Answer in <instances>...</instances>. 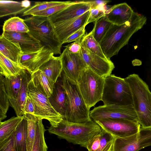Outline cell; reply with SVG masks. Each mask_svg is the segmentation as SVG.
Here are the masks:
<instances>
[{
	"instance_id": "cell-39",
	"label": "cell",
	"mask_w": 151,
	"mask_h": 151,
	"mask_svg": "<svg viewBox=\"0 0 151 151\" xmlns=\"http://www.w3.org/2000/svg\"><path fill=\"white\" fill-rule=\"evenodd\" d=\"M85 25L69 36L64 42L63 44L73 42L81 41L85 32Z\"/></svg>"
},
{
	"instance_id": "cell-18",
	"label": "cell",
	"mask_w": 151,
	"mask_h": 151,
	"mask_svg": "<svg viewBox=\"0 0 151 151\" xmlns=\"http://www.w3.org/2000/svg\"><path fill=\"white\" fill-rule=\"evenodd\" d=\"M48 99L54 110L64 119L66 112V96L61 77L54 84L52 93Z\"/></svg>"
},
{
	"instance_id": "cell-38",
	"label": "cell",
	"mask_w": 151,
	"mask_h": 151,
	"mask_svg": "<svg viewBox=\"0 0 151 151\" xmlns=\"http://www.w3.org/2000/svg\"><path fill=\"white\" fill-rule=\"evenodd\" d=\"M107 8L106 5L98 6L96 8H91L90 13L86 23L88 24L98 20L105 14Z\"/></svg>"
},
{
	"instance_id": "cell-21",
	"label": "cell",
	"mask_w": 151,
	"mask_h": 151,
	"mask_svg": "<svg viewBox=\"0 0 151 151\" xmlns=\"http://www.w3.org/2000/svg\"><path fill=\"white\" fill-rule=\"evenodd\" d=\"M89 13L90 10L76 18L71 23L65 27L54 30L56 37L62 45L68 37L83 26L86 25Z\"/></svg>"
},
{
	"instance_id": "cell-36",
	"label": "cell",
	"mask_w": 151,
	"mask_h": 151,
	"mask_svg": "<svg viewBox=\"0 0 151 151\" xmlns=\"http://www.w3.org/2000/svg\"><path fill=\"white\" fill-rule=\"evenodd\" d=\"M74 2L75 1H69L67 3L52 6L44 10L33 13L31 15L32 16H38L48 18Z\"/></svg>"
},
{
	"instance_id": "cell-28",
	"label": "cell",
	"mask_w": 151,
	"mask_h": 151,
	"mask_svg": "<svg viewBox=\"0 0 151 151\" xmlns=\"http://www.w3.org/2000/svg\"><path fill=\"white\" fill-rule=\"evenodd\" d=\"M0 67L4 77L16 76L24 69L20 65L9 59L0 52Z\"/></svg>"
},
{
	"instance_id": "cell-35",
	"label": "cell",
	"mask_w": 151,
	"mask_h": 151,
	"mask_svg": "<svg viewBox=\"0 0 151 151\" xmlns=\"http://www.w3.org/2000/svg\"><path fill=\"white\" fill-rule=\"evenodd\" d=\"M114 139L111 134L102 129L100 145L95 151H112Z\"/></svg>"
},
{
	"instance_id": "cell-6",
	"label": "cell",
	"mask_w": 151,
	"mask_h": 151,
	"mask_svg": "<svg viewBox=\"0 0 151 151\" xmlns=\"http://www.w3.org/2000/svg\"><path fill=\"white\" fill-rule=\"evenodd\" d=\"M104 78L101 100L104 105H132L131 90L124 78L112 74Z\"/></svg>"
},
{
	"instance_id": "cell-25",
	"label": "cell",
	"mask_w": 151,
	"mask_h": 151,
	"mask_svg": "<svg viewBox=\"0 0 151 151\" xmlns=\"http://www.w3.org/2000/svg\"><path fill=\"white\" fill-rule=\"evenodd\" d=\"M26 70L16 76L4 77V83L9 100L15 99L18 96L20 90L22 78Z\"/></svg>"
},
{
	"instance_id": "cell-1",
	"label": "cell",
	"mask_w": 151,
	"mask_h": 151,
	"mask_svg": "<svg viewBox=\"0 0 151 151\" xmlns=\"http://www.w3.org/2000/svg\"><path fill=\"white\" fill-rule=\"evenodd\" d=\"M147 18L143 15L133 12L130 19L124 24H112L99 43L102 51L108 59L116 55L119 50L128 44L133 35L141 29Z\"/></svg>"
},
{
	"instance_id": "cell-17",
	"label": "cell",
	"mask_w": 151,
	"mask_h": 151,
	"mask_svg": "<svg viewBox=\"0 0 151 151\" xmlns=\"http://www.w3.org/2000/svg\"><path fill=\"white\" fill-rule=\"evenodd\" d=\"M133 12L128 5L124 3L111 6L105 15L107 20L112 24L121 25L130 19Z\"/></svg>"
},
{
	"instance_id": "cell-20",
	"label": "cell",
	"mask_w": 151,
	"mask_h": 151,
	"mask_svg": "<svg viewBox=\"0 0 151 151\" xmlns=\"http://www.w3.org/2000/svg\"><path fill=\"white\" fill-rule=\"evenodd\" d=\"M31 74L26 70L22 78L20 90L16 99L9 100L10 105L14 110L17 116L24 114V108L27 96L28 85L31 80Z\"/></svg>"
},
{
	"instance_id": "cell-45",
	"label": "cell",
	"mask_w": 151,
	"mask_h": 151,
	"mask_svg": "<svg viewBox=\"0 0 151 151\" xmlns=\"http://www.w3.org/2000/svg\"><path fill=\"white\" fill-rule=\"evenodd\" d=\"M7 117L6 113L0 106V121H1Z\"/></svg>"
},
{
	"instance_id": "cell-31",
	"label": "cell",
	"mask_w": 151,
	"mask_h": 151,
	"mask_svg": "<svg viewBox=\"0 0 151 151\" xmlns=\"http://www.w3.org/2000/svg\"><path fill=\"white\" fill-rule=\"evenodd\" d=\"M80 42L86 49L92 53L104 59H108L103 53L99 43L94 38L92 31L84 35Z\"/></svg>"
},
{
	"instance_id": "cell-40",
	"label": "cell",
	"mask_w": 151,
	"mask_h": 151,
	"mask_svg": "<svg viewBox=\"0 0 151 151\" xmlns=\"http://www.w3.org/2000/svg\"><path fill=\"white\" fill-rule=\"evenodd\" d=\"M101 137V132L95 135L89 140L86 148L88 151H95L98 149L100 145Z\"/></svg>"
},
{
	"instance_id": "cell-33",
	"label": "cell",
	"mask_w": 151,
	"mask_h": 151,
	"mask_svg": "<svg viewBox=\"0 0 151 151\" xmlns=\"http://www.w3.org/2000/svg\"><path fill=\"white\" fill-rule=\"evenodd\" d=\"M112 24L107 20L105 15L95 22L92 31L94 38L98 43L101 40Z\"/></svg>"
},
{
	"instance_id": "cell-32",
	"label": "cell",
	"mask_w": 151,
	"mask_h": 151,
	"mask_svg": "<svg viewBox=\"0 0 151 151\" xmlns=\"http://www.w3.org/2000/svg\"><path fill=\"white\" fill-rule=\"evenodd\" d=\"M27 121V151H31L35 134L36 126L38 117L30 114L23 115Z\"/></svg>"
},
{
	"instance_id": "cell-22",
	"label": "cell",
	"mask_w": 151,
	"mask_h": 151,
	"mask_svg": "<svg viewBox=\"0 0 151 151\" xmlns=\"http://www.w3.org/2000/svg\"><path fill=\"white\" fill-rule=\"evenodd\" d=\"M30 6L31 2L28 0H0V18L8 15L22 13Z\"/></svg>"
},
{
	"instance_id": "cell-47",
	"label": "cell",
	"mask_w": 151,
	"mask_h": 151,
	"mask_svg": "<svg viewBox=\"0 0 151 151\" xmlns=\"http://www.w3.org/2000/svg\"><path fill=\"white\" fill-rule=\"evenodd\" d=\"M1 123H2L1 121H0V125L1 124Z\"/></svg>"
},
{
	"instance_id": "cell-42",
	"label": "cell",
	"mask_w": 151,
	"mask_h": 151,
	"mask_svg": "<svg viewBox=\"0 0 151 151\" xmlns=\"http://www.w3.org/2000/svg\"><path fill=\"white\" fill-rule=\"evenodd\" d=\"M70 53L77 54L81 51V45L80 41L75 42L65 46Z\"/></svg>"
},
{
	"instance_id": "cell-9",
	"label": "cell",
	"mask_w": 151,
	"mask_h": 151,
	"mask_svg": "<svg viewBox=\"0 0 151 151\" xmlns=\"http://www.w3.org/2000/svg\"><path fill=\"white\" fill-rule=\"evenodd\" d=\"M151 145V127H141L134 134L115 138L112 151H139Z\"/></svg>"
},
{
	"instance_id": "cell-24",
	"label": "cell",
	"mask_w": 151,
	"mask_h": 151,
	"mask_svg": "<svg viewBox=\"0 0 151 151\" xmlns=\"http://www.w3.org/2000/svg\"><path fill=\"white\" fill-rule=\"evenodd\" d=\"M0 52L18 64V58L22 54L20 48L17 44L11 42L2 35H0Z\"/></svg>"
},
{
	"instance_id": "cell-41",
	"label": "cell",
	"mask_w": 151,
	"mask_h": 151,
	"mask_svg": "<svg viewBox=\"0 0 151 151\" xmlns=\"http://www.w3.org/2000/svg\"><path fill=\"white\" fill-rule=\"evenodd\" d=\"M0 151H16L14 144L13 134L9 139L0 145Z\"/></svg>"
},
{
	"instance_id": "cell-4",
	"label": "cell",
	"mask_w": 151,
	"mask_h": 151,
	"mask_svg": "<svg viewBox=\"0 0 151 151\" xmlns=\"http://www.w3.org/2000/svg\"><path fill=\"white\" fill-rule=\"evenodd\" d=\"M61 79L66 96L64 118L68 122L82 123L91 120L90 109L87 107L76 84L69 80L62 72Z\"/></svg>"
},
{
	"instance_id": "cell-12",
	"label": "cell",
	"mask_w": 151,
	"mask_h": 151,
	"mask_svg": "<svg viewBox=\"0 0 151 151\" xmlns=\"http://www.w3.org/2000/svg\"><path fill=\"white\" fill-rule=\"evenodd\" d=\"M59 56L65 75L77 84L83 72L88 67L83 59L81 51L77 54L71 53L65 48Z\"/></svg>"
},
{
	"instance_id": "cell-10",
	"label": "cell",
	"mask_w": 151,
	"mask_h": 151,
	"mask_svg": "<svg viewBox=\"0 0 151 151\" xmlns=\"http://www.w3.org/2000/svg\"><path fill=\"white\" fill-rule=\"evenodd\" d=\"M89 116L95 122L106 118L123 119L138 121L132 105L100 106L90 111Z\"/></svg>"
},
{
	"instance_id": "cell-26",
	"label": "cell",
	"mask_w": 151,
	"mask_h": 151,
	"mask_svg": "<svg viewBox=\"0 0 151 151\" xmlns=\"http://www.w3.org/2000/svg\"><path fill=\"white\" fill-rule=\"evenodd\" d=\"M22 116H13L0 125V145L12 135L17 126L23 118Z\"/></svg>"
},
{
	"instance_id": "cell-11",
	"label": "cell",
	"mask_w": 151,
	"mask_h": 151,
	"mask_svg": "<svg viewBox=\"0 0 151 151\" xmlns=\"http://www.w3.org/2000/svg\"><path fill=\"white\" fill-rule=\"evenodd\" d=\"M95 122L114 138L134 134L139 132L141 127L138 121L123 119L106 118Z\"/></svg>"
},
{
	"instance_id": "cell-8",
	"label": "cell",
	"mask_w": 151,
	"mask_h": 151,
	"mask_svg": "<svg viewBox=\"0 0 151 151\" xmlns=\"http://www.w3.org/2000/svg\"><path fill=\"white\" fill-rule=\"evenodd\" d=\"M27 95L33 103L35 115L42 119L47 120L53 127L63 119L52 107L48 97L39 88L35 86L31 80L28 85Z\"/></svg>"
},
{
	"instance_id": "cell-46",
	"label": "cell",
	"mask_w": 151,
	"mask_h": 151,
	"mask_svg": "<svg viewBox=\"0 0 151 151\" xmlns=\"http://www.w3.org/2000/svg\"><path fill=\"white\" fill-rule=\"evenodd\" d=\"M0 75H2L4 76L3 73L0 67Z\"/></svg>"
},
{
	"instance_id": "cell-37",
	"label": "cell",
	"mask_w": 151,
	"mask_h": 151,
	"mask_svg": "<svg viewBox=\"0 0 151 151\" xmlns=\"http://www.w3.org/2000/svg\"><path fill=\"white\" fill-rule=\"evenodd\" d=\"M4 77L3 75H0V106L6 113L10 104L5 89L4 83Z\"/></svg>"
},
{
	"instance_id": "cell-29",
	"label": "cell",
	"mask_w": 151,
	"mask_h": 151,
	"mask_svg": "<svg viewBox=\"0 0 151 151\" xmlns=\"http://www.w3.org/2000/svg\"><path fill=\"white\" fill-rule=\"evenodd\" d=\"M42 120L38 117L36 124L35 134L31 151H47L44 133L45 129Z\"/></svg>"
},
{
	"instance_id": "cell-15",
	"label": "cell",
	"mask_w": 151,
	"mask_h": 151,
	"mask_svg": "<svg viewBox=\"0 0 151 151\" xmlns=\"http://www.w3.org/2000/svg\"><path fill=\"white\" fill-rule=\"evenodd\" d=\"M91 4L86 1H76L73 4L48 17L52 24L75 19L90 10Z\"/></svg>"
},
{
	"instance_id": "cell-2",
	"label": "cell",
	"mask_w": 151,
	"mask_h": 151,
	"mask_svg": "<svg viewBox=\"0 0 151 151\" xmlns=\"http://www.w3.org/2000/svg\"><path fill=\"white\" fill-rule=\"evenodd\" d=\"M102 130L101 127L92 120L82 123L68 122L64 119L54 127L50 126L48 132L68 142L86 148L89 140Z\"/></svg>"
},
{
	"instance_id": "cell-43",
	"label": "cell",
	"mask_w": 151,
	"mask_h": 151,
	"mask_svg": "<svg viewBox=\"0 0 151 151\" xmlns=\"http://www.w3.org/2000/svg\"><path fill=\"white\" fill-rule=\"evenodd\" d=\"M34 114V108L33 103L30 98L27 96L24 108V114Z\"/></svg>"
},
{
	"instance_id": "cell-13",
	"label": "cell",
	"mask_w": 151,
	"mask_h": 151,
	"mask_svg": "<svg viewBox=\"0 0 151 151\" xmlns=\"http://www.w3.org/2000/svg\"><path fill=\"white\" fill-rule=\"evenodd\" d=\"M81 45L83 59L92 71L104 78L111 74L115 66L110 59L102 58L88 50L81 44Z\"/></svg>"
},
{
	"instance_id": "cell-19",
	"label": "cell",
	"mask_w": 151,
	"mask_h": 151,
	"mask_svg": "<svg viewBox=\"0 0 151 151\" xmlns=\"http://www.w3.org/2000/svg\"><path fill=\"white\" fill-rule=\"evenodd\" d=\"M45 75L52 88L59 77H61L62 66L60 56H52L38 69Z\"/></svg>"
},
{
	"instance_id": "cell-34",
	"label": "cell",
	"mask_w": 151,
	"mask_h": 151,
	"mask_svg": "<svg viewBox=\"0 0 151 151\" xmlns=\"http://www.w3.org/2000/svg\"><path fill=\"white\" fill-rule=\"evenodd\" d=\"M69 1L36 2L33 6H31L23 13L22 16L31 15L33 13L44 10L52 6L66 4Z\"/></svg>"
},
{
	"instance_id": "cell-14",
	"label": "cell",
	"mask_w": 151,
	"mask_h": 151,
	"mask_svg": "<svg viewBox=\"0 0 151 151\" xmlns=\"http://www.w3.org/2000/svg\"><path fill=\"white\" fill-rule=\"evenodd\" d=\"M54 55L51 50L43 46L37 51L21 54L18 58V63L32 74Z\"/></svg>"
},
{
	"instance_id": "cell-44",
	"label": "cell",
	"mask_w": 151,
	"mask_h": 151,
	"mask_svg": "<svg viewBox=\"0 0 151 151\" xmlns=\"http://www.w3.org/2000/svg\"><path fill=\"white\" fill-rule=\"evenodd\" d=\"M86 1L91 4V8H96L98 6L105 5L109 2L111 1L106 0H92Z\"/></svg>"
},
{
	"instance_id": "cell-5",
	"label": "cell",
	"mask_w": 151,
	"mask_h": 151,
	"mask_svg": "<svg viewBox=\"0 0 151 151\" xmlns=\"http://www.w3.org/2000/svg\"><path fill=\"white\" fill-rule=\"evenodd\" d=\"M29 33L43 46L51 50L54 54H61L62 45L55 34L52 25L48 18L32 16L24 19Z\"/></svg>"
},
{
	"instance_id": "cell-30",
	"label": "cell",
	"mask_w": 151,
	"mask_h": 151,
	"mask_svg": "<svg viewBox=\"0 0 151 151\" xmlns=\"http://www.w3.org/2000/svg\"><path fill=\"white\" fill-rule=\"evenodd\" d=\"M3 30L18 33L28 32L29 31L24 19L18 17H11L4 21Z\"/></svg>"
},
{
	"instance_id": "cell-23",
	"label": "cell",
	"mask_w": 151,
	"mask_h": 151,
	"mask_svg": "<svg viewBox=\"0 0 151 151\" xmlns=\"http://www.w3.org/2000/svg\"><path fill=\"white\" fill-rule=\"evenodd\" d=\"M27 121L24 117L13 134L16 151H27Z\"/></svg>"
},
{
	"instance_id": "cell-27",
	"label": "cell",
	"mask_w": 151,
	"mask_h": 151,
	"mask_svg": "<svg viewBox=\"0 0 151 151\" xmlns=\"http://www.w3.org/2000/svg\"><path fill=\"white\" fill-rule=\"evenodd\" d=\"M31 81L35 86L39 88L48 98L51 94L52 88L43 73L38 69L31 74Z\"/></svg>"
},
{
	"instance_id": "cell-7",
	"label": "cell",
	"mask_w": 151,
	"mask_h": 151,
	"mask_svg": "<svg viewBox=\"0 0 151 151\" xmlns=\"http://www.w3.org/2000/svg\"><path fill=\"white\" fill-rule=\"evenodd\" d=\"M104 78L94 73L88 67L82 73L77 84L89 109L101 101Z\"/></svg>"
},
{
	"instance_id": "cell-3",
	"label": "cell",
	"mask_w": 151,
	"mask_h": 151,
	"mask_svg": "<svg viewBox=\"0 0 151 151\" xmlns=\"http://www.w3.org/2000/svg\"><path fill=\"white\" fill-rule=\"evenodd\" d=\"M124 79L131 90L138 122L142 127H151V93L148 85L137 74Z\"/></svg>"
},
{
	"instance_id": "cell-16",
	"label": "cell",
	"mask_w": 151,
	"mask_h": 151,
	"mask_svg": "<svg viewBox=\"0 0 151 151\" xmlns=\"http://www.w3.org/2000/svg\"><path fill=\"white\" fill-rule=\"evenodd\" d=\"M2 35L11 42L17 44L21 49L22 54L37 51L43 47L40 42L28 32L18 33L4 31Z\"/></svg>"
}]
</instances>
